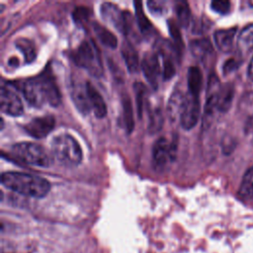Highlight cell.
Returning a JSON list of instances; mask_svg holds the SVG:
<instances>
[{"instance_id": "52a82bcc", "label": "cell", "mask_w": 253, "mask_h": 253, "mask_svg": "<svg viewBox=\"0 0 253 253\" xmlns=\"http://www.w3.org/2000/svg\"><path fill=\"white\" fill-rule=\"evenodd\" d=\"M36 79L44 103H47L52 107L58 106L61 102V96L51 72L49 70H44L40 75L36 76Z\"/></svg>"}, {"instance_id": "d590c367", "label": "cell", "mask_w": 253, "mask_h": 253, "mask_svg": "<svg viewBox=\"0 0 253 253\" xmlns=\"http://www.w3.org/2000/svg\"><path fill=\"white\" fill-rule=\"evenodd\" d=\"M247 74H248V77H249L251 80H253V57H252V59H251V61H250V63H249Z\"/></svg>"}, {"instance_id": "277c9868", "label": "cell", "mask_w": 253, "mask_h": 253, "mask_svg": "<svg viewBox=\"0 0 253 253\" xmlns=\"http://www.w3.org/2000/svg\"><path fill=\"white\" fill-rule=\"evenodd\" d=\"M11 152L15 158L21 162L39 167H48L52 158L45 148L34 142H19L11 147Z\"/></svg>"}, {"instance_id": "8992f818", "label": "cell", "mask_w": 253, "mask_h": 253, "mask_svg": "<svg viewBox=\"0 0 253 253\" xmlns=\"http://www.w3.org/2000/svg\"><path fill=\"white\" fill-rule=\"evenodd\" d=\"M200 116V100L199 95L187 92L185 94L183 106L181 108L179 121L184 129L193 128L198 123Z\"/></svg>"}, {"instance_id": "cb8c5ba5", "label": "cell", "mask_w": 253, "mask_h": 253, "mask_svg": "<svg viewBox=\"0 0 253 253\" xmlns=\"http://www.w3.org/2000/svg\"><path fill=\"white\" fill-rule=\"evenodd\" d=\"M238 197L242 200L253 199V166L247 170L241 180Z\"/></svg>"}, {"instance_id": "7a4b0ae2", "label": "cell", "mask_w": 253, "mask_h": 253, "mask_svg": "<svg viewBox=\"0 0 253 253\" xmlns=\"http://www.w3.org/2000/svg\"><path fill=\"white\" fill-rule=\"evenodd\" d=\"M51 153L62 165L73 167L82 160V150L77 140L70 134L60 133L51 140Z\"/></svg>"}, {"instance_id": "f1b7e54d", "label": "cell", "mask_w": 253, "mask_h": 253, "mask_svg": "<svg viewBox=\"0 0 253 253\" xmlns=\"http://www.w3.org/2000/svg\"><path fill=\"white\" fill-rule=\"evenodd\" d=\"M168 29H169V34L174 42V46L177 52L181 53L183 49V42H182V37L177 24L173 20H168Z\"/></svg>"}, {"instance_id": "5bb4252c", "label": "cell", "mask_w": 253, "mask_h": 253, "mask_svg": "<svg viewBox=\"0 0 253 253\" xmlns=\"http://www.w3.org/2000/svg\"><path fill=\"white\" fill-rule=\"evenodd\" d=\"M86 88L88 93V98L91 106V110L94 112L95 116L99 119L104 118L107 115V106L102 95L99 91L93 86V84L89 81H86Z\"/></svg>"}, {"instance_id": "e575fe53", "label": "cell", "mask_w": 253, "mask_h": 253, "mask_svg": "<svg viewBox=\"0 0 253 253\" xmlns=\"http://www.w3.org/2000/svg\"><path fill=\"white\" fill-rule=\"evenodd\" d=\"M238 65H239V61L236 60L235 58H229V59H227V60L224 62L223 67H222L223 73H224V74H228V73L234 71V70L238 67Z\"/></svg>"}, {"instance_id": "4fadbf2b", "label": "cell", "mask_w": 253, "mask_h": 253, "mask_svg": "<svg viewBox=\"0 0 253 253\" xmlns=\"http://www.w3.org/2000/svg\"><path fill=\"white\" fill-rule=\"evenodd\" d=\"M70 97L77 110L82 114H88L91 110V106L88 98L86 83H72L70 85Z\"/></svg>"}, {"instance_id": "836d02e7", "label": "cell", "mask_w": 253, "mask_h": 253, "mask_svg": "<svg viewBox=\"0 0 253 253\" xmlns=\"http://www.w3.org/2000/svg\"><path fill=\"white\" fill-rule=\"evenodd\" d=\"M147 6L152 14L154 15H161L164 13L166 8V3L164 1H156L151 0L147 2Z\"/></svg>"}, {"instance_id": "4dcf8cb0", "label": "cell", "mask_w": 253, "mask_h": 253, "mask_svg": "<svg viewBox=\"0 0 253 253\" xmlns=\"http://www.w3.org/2000/svg\"><path fill=\"white\" fill-rule=\"evenodd\" d=\"M72 17L77 25L83 26L89 20L90 10L87 7H76L72 13Z\"/></svg>"}, {"instance_id": "9c48e42d", "label": "cell", "mask_w": 253, "mask_h": 253, "mask_svg": "<svg viewBox=\"0 0 253 253\" xmlns=\"http://www.w3.org/2000/svg\"><path fill=\"white\" fill-rule=\"evenodd\" d=\"M176 143L169 142L165 137L158 138L152 147L153 163L156 167H163L168 161H172L175 157Z\"/></svg>"}, {"instance_id": "484cf974", "label": "cell", "mask_w": 253, "mask_h": 253, "mask_svg": "<svg viewBox=\"0 0 253 253\" xmlns=\"http://www.w3.org/2000/svg\"><path fill=\"white\" fill-rule=\"evenodd\" d=\"M16 46L25 56L26 62H32L37 56V49L34 42L28 39H18L15 42Z\"/></svg>"}, {"instance_id": "4316f807", "label": "cell", "mask_w": 253, "mask_h": 253, "mask_svg": "<svg viewBox=\"0 0 253 253\" xmlns=\"http://www.w3.org/2000/svg\"><path fill=\"white\" fill-rule=\"evenodd\" d=\"M163 124L162 112L159 108L148 109V131L155 133L161 129Z\"/></svg>"}, {"instance_id": "ac0fdd59", "label": "cell", "mask_w": 253, "mask_h": 253, "mask_svg": "<svg viewBox=\"0 0 253 253\" xmlns=\"http://www.w3.org/2000/svg\"><path fill=\"white\" fill-rule=\"evenodd\" d=\"M233 94H234V88L232 84L227 83L221 86L215 98L216 110L221 113L227 112L231 106V103L233 100Z\"/></svg>"}, {"instance_id": "2e32d148", "label": "cell", "mask_w": 253, "mask_h": 253, "mask_svg": "<svg viewBox=\"0 0 253 253\" xmlns=\"http://www.w3.org/2000/svg\"><path fill=\"white\" fill-rule=\"evenodd\" d=\"M190 48L193 55L201 60L205 61L213 54L212 44L208 39H196L190 42Z\"/></svg>"}, {"instance_id": "9a60e30c", "label": "cell", "mask_w": 253, "mask_h": 253, "mask_svg": "<svg viewBox=\"0 0 253 253\" xmlns=\"http://www.w3.org/2000/svg\"><path fill=\"white\" fill-rule=\"evenodd\" d=\"M236 28L217 30L214 35V42L217 48L222 52H229L233 47V40L235 37Z\"/></svg>"}, {"instance_id": "5b68a950", "label": "cell", "mask_w": 253, "mask_h": 253, "mask_svg": "<svg viewBox=\"0 0 253 253\" xmlns=\"http://www.w3.org/2000/svg\"><path fill=\"white\" fill-rule=\"evenodd\" d=\"M100 14L102 19L112 25L116 30L123 34H127L131 26V16L129 12L122 11L117 5L105 2L100 6Z\"/></svg>"}, {"instance_id": "8fae6325", "label": "cell", "mask_w": 253, "mask_h": 253, "mask_svg": "<svg viewBox=\"0 0 253 253\" xmlns=\"http://www.w3.org/2000/svg\"><path fill=\"white\" fill-rule=\"evenodd\" d=\"M141 69L149 85L153 89H157L158 77L160 75L158 54L154 52H146L141 61Z\"/></svg>"}, {"instance_id": "d4e9b609", "label": "cell", "mask_w": 253, "mask_h": 253, "mask_svg": "<svg viewBox=\"0 0 253 253\" xmlns=\"http://www.w3.org/2000/svg\"><path fill=\"white\" fill-rule=\"evenodd\" d=\"M134 10H135V20L138 26V29L142 34H148L152 30V25L148 18L146 17L143 9L142 4L140 1H134Z\"/></svg>"}, {"instance_id": "83f0119b", "label": "cell", "mask_w": 253, "mask_h": 253, "mask_svg": "<svg viewBox=\"0 0 253 253\" xmlns=\"http://www.w3.org/2000/svg\"><path fill=\"white\" fill-rule=\"evenodd\" d=\"M175 11L179 24L183 28H187L191 23V11L189 5L185 1H178L175 3Z\"/></svg>"}, {"instance_id": "ffe728a7", "label": "cell", "mask_w": 253, "mask_h": 253, "mask_svg": "<svg viewBox=\"0 0 253 253\" xmlns=\"http://www.w3.org/2000/svg\"><path fill=\"white\" fill-rule=\"evenodd\" d=\"M92 28H93L94 33L97 36V38L104 45H106L110 48L117 47V45H118L117 37L111 31H109L106 27L100 25L97 22L92 24Z\"/></svg>"}, {"instance_id": "3957f363", "label": "cell", "mask_w": 253, "mask_h": 253, "mask_svg": "<svg viewBox=\"0 0 253 253\" xmlns=\"http://www.w3.org/2000/svg\"><path fill=\"white\" fill-rule=\"evenodd\" d=\"M76 65L84 68L94 77L103 75V63L100 52L92 41H83L71 53Z\"/></svg>"}, {"instance_id": "30bf717a", "label": "cell", "mask_w": 253, "mask_h": 253, "mask_svg": "<svg viewBox=\"0 0 253 253\" xmlns=\"http://www.w3.org/2000/svg\"><path fill=\"white\" fill-rule=\"evenodd\" d=\"M0 107L3 113L12 117L21 116L24 112L20 97L14 91L5 86L1 87Z\"/></svg>"}, {"instance_id": "6da1fadb", "label": "cell", "mask_w": 253, "mask_h": 253, "mask_svg": "<svg viewBox=\"0 0 253 253\" xmlns=\"http://www.w3.org/2000/svg\"><path fill=\"white\" fill-rule=\"evenodd\" d=\"M1 182L6 188L18 194L37 199L44 197L50 189L49 182L43 177L19 171L4 172L1 175Z\"/></svg>"}, {"instance_id": "ba28073f", "label": "cell", "mask_w": 253, "mask_h": 253, "mask_svg": "<svg viewBox=\"0 0 253 253\" xmlns=\"http://www.w3.org/2000/svg\"><path fill=\"white\" fill-rule=\"evenodd\" d=\"M55 120L51 115H44L35 118L24 125V130L35 138H42L46 136L54 127Z\"/></svg>"}, {"instance_id": "44dd1931", "label": "cell", "mask_w": 253, "mask_h": 253, "mask_svg": "<svg viewBox=\"0 0 253 253\" xmlns=\"http://www.w3.org/2000/svg\"><path fill=\"white\" fill-rule=\"evenodd\" d=\"M187 82H188V92L195 95H200V91L202 89V83H203V76L199 67L197 66L189 67Z\"/></svg>"}, {"instance_id": "f546056e", "label": "cell", "mask_w": 253, "mask_h": 253, "mask_svg": "<svg viewBox=\"0 0 253 253\" xmlns=\"http://www.w3.org/2000/svg\"><path fill=\"white\" fill-rule=\"evenodd\" d=\"M133 90H134V93H135L137 116H138V118H141L142 110H143V100H144V95H145L146 89H145V87L142 83L135 82L133 84Z\"/></svg>"}, {"instance_id": "e0dca14e", "label": "cell", "mask_w": 253, "mask_h": 253, "mask_svg": "<svg viewBox=\"0 0 253 253\" xmlns=\"http://www.w3.org/2000/svg\"><path fill=\"white\" fill-rule=\"evenodd\" d=\"M122 56L126 62V65L130 73L137 72L139 68V61H138V54L134 46L128 41H125L121 47Z\"/></svg>"}, {"instance_id": "7402d4cb", "label": "cell", "mask_w": 253, "mask_h": 253, "mask_svg": "<svg viewBox=\"0 0 253 253\" xmlns=\"http://www.w3.org/2000/svg\"><path fill=\"white\" fill-rule=\"evenodd\" d=\"M122 106H123V120L125 124V127L127 133H130L134 126L133 120V111L131 100L127 94H123L122 96Z\"/></svg>"}, {"instance_id": "1f68e13d", "label": "cell", "mask_w": 253, "mask_h": 253, "mask_svg": "<svg viewBox=\"0 0 253 253\" xmlns=\"http://www.w3.org/2000/svg\"><path fill=\"white\" fill-rule=\"evenodd\" d=\"M162 75L163 78L166 80L172 78L175 75V65L171 57L163 55V64H162Z\"/></svg>"}, {"instance_id": "d6a6232c", "label": "cell", "mask_w": 253, "mask_h": 253, "mask_svg": "<svg viewBox=\"0 0 253 253\" xmlns=\"http://www.w3.org/2000/svg\"><path fill=\"white\" fill-rule=\"evenodd\" d=\"M211 9L218 14H227L230 10V2L225 0H214L211 3Z\"/></svg>"}, {"instance_id": "603a6c76", "label": "cell", "mask_w": 253, "mask_h": 253, "mask_svg": "<svg viewBox=\"0 0 253 253\" xmlns=\"http://www.w3.org/2000/svg\"><path fill=\"white\" fill-rule=\"evenodd\" d=\"M184 98H185V94L181 93L179 91H175L171 95V97L169 99L168 107H167L168 117L171 121H175L177 118H179L181 108L183 106Z\"/></svg>"}, {"instance_id": "7c38bea8", "label": "cell", "mask_w": 253, "mask_h": 253, "mask_svg": "<svg viewBox=\"0 0 253 253\" xmlns=\"http://www.w3.org/2000/svg\"><path fill=\"white\" fill-rule=\"evenodd\" d=\"M20 89L25 99L31 106L39 108V107H42L43 104H45L42 97L36 77L29 78L22 81L20 85Z\"/></svg>"}, {"instance_id": "d6986e66", "label": "cell", "mask_w": 253, "mask_h": 253, "mask_svg": "<svg viewBox=\"0 0 253 253\" xmlns=\"http://www.w3.org/2000/svg\"><path fill=\"white\" fill-rule=\"evenodd\" d=\"M237 49L240 56H246L253 50V24L246 26L237 39Z\"/></svg>"}]
</instances>
